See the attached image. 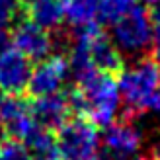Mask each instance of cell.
I'll return each instance as SVG.
<instances>
[{
	"instance_id": "8992f818",
	"label": "cell",
	"mask_w": 160,
	"mask_h": 160,
	"mask_svg": "<svg viewBox=\"0 0 160 160\" xmlns=\"http://www.w3.org/2000/svg\"><path fill=\"white\" fill-rule=\"evenodd\" d=\"M37 127L31 115V106L20 94H6L0 98V129L10 139L26 141L28 135Z\"/></svg>"
},
{
	"instance_id": "6da1fadb",
	"label": "cell",
	"mask_w": 160,
	"mask_h": 160,
	"mask_svg": "<svg viewBox=\"0 0 160 160\" xmlns=\"http://www.w3.org/2000/svg\"><path fill=\"white\" fill-rule=\"evenodd\" d=\"M70 109L74 113L90 119L94 125L106 127L115 117L121 108V94L113 74L94 72L86 80L78 82V88L68 96Z\"/></svg>"
},
{
	"instance_id": "8fae6325",
	"label": "cell",
	"mask_w": 160,
	"mask_h": 160,
	"mask_svg": "<svg viewBox=\"0 0 160 160\" xmlns=\"http://www.w3.org/2000/svg\"><path fill=\"white\" fill-rule=\"evenodd\" d=\"M70 102L68 96L55 92V94H47V96H39L35 98V103L31 106V115L33 121L49 131H57L59 127L68 119L70 115Z\"/></svg>"
},
{
	"instance_id": "9c48e42d",
	"label": "cell",
	"mask_w": 160,
	"mask_h": 160,
	"mask_svg": "<svg viewBox=\"0 0 160 160\" xmlns=\"http://www.w3.org/2000/svg\"><path fill=\"white\" fill-rule=\"evenodd\" d=\"M10 39L14 49H18L29 61H41L45 57H49L53 49V39L49 35V31L39 28L37 23L29 20L16 23V28L10 33Z\"/></svg>"
},
{
	"instance_id": "ffe728a7",
	"label": "cell",
	"mask_w": 160,
	"mask_h": 160,
	"mask_svg": "<svg viewBox=\"0 0 160 160\" xmlns=\"http://www.w3.org/2000/svg\"><path fill=\"white\" fill-rule=\"evenodd\" d=\"M86 160H111L106 152H100V150H96V152L90 156V158H86Z\"/></svg>"
},
{
	"instance_id": "7a4b0ae2",
	"label": "cell",
	"mask_w": 160,
	"mask_h": 160,
	"mask_svg": "<svg viewBox=\"0 0 160 160\" xmlns=\"http://www.w3.org/2000/svg\"><path fill=\"white\" fill-rule=\"evenodd\" d=\"M117 78L121 102L129 111H145L150 108L156 88L160 82V68L154 61L141 59L133 62L129 68H121Z\"/></svg>"
},
{
	"instance_id": "3957f363",
	"label": "cell",
	"mask_w": 160,
	"mask_h": 160,
	"mask_svg": "<svg viewBox=\"0 0 160 160\" xmlns=\"http://www.w3.org/2000/svg\"><path fill=\"white\" fill-rule=\"evenodd\" d=\"M111 26V43L117 51L127 57H139L148 49L150 33H152V20L150 14L137 4L125 16L115 20Z\"/></svg>"
},
{
	"instance_id": "4fadbf2b",
	"label": "cell",
	"mask_w": 160,
	"mask_h": 160,
	"mask_svg": "<svg viewBox=\"0 0 160 160\" xmlns=\"http://www.w3.org/2000/svg\"><path fill=\"white\" fill-rule=\"evenodd\" d=\"M23 145H26L31 160H61L57 139H55L53 131H49V129H43V127L37 125L28 135Z\"/></svg>"
},
{
	"instance_id": "277c9868",
	"label": "cell",
	"mask_w": 160,
	"mask_h": 160,
	"mask_svg": "<svg viewBox=\"0 0 160 160\" xmlns=\"http://www.w3.org/2000/svg\"><path fill=\"white\" fill-rule=\"evenodd\" d=\"M57 131L55 139L62 160H86L100 150V133L86 117L67 119Z\"/></svg>"
},
{
	"instance_id": "7c38bea8",
	"label": "cell",
	"mask_w": 160,
	"mask_h": 160,
	"mask_svg": "<svg viewBox=\"0 0 160 160\" xmlns=\"http://www.w3.org/2000/svg\"><path fill=\"white\" fill-rule=\"evenodd\" d=\"M28 20L47 31L61 28L65 22V0H28Z\"/></svg>"
},
{
	"instance_id": "9a60e30c",
	"label": "cell",
	"mask_w": 160,
	"mask_h": 160,
	"mask_svg": "<svg viewBox=\"0 0 160 160\" xmlns=\"http://www.w3.org/2000/svg\"><path fill=\"white\" fill-rule=\"evenodd\" d=\"M137 4L139 0H98V20L109 26Z\"/></svg>"
},
{
	"instance_id": "2e32d148",
	"label": "cell",
	"mask_w": 160,
	"mask_h": 160,
	"mask_svg": "<svg viewBox=\"0 0 160 160\" xmlns=\"http://www.w3.org/2000/svg\"><path fill=\"white\" fill-rule=\"evenodd\" d=\"M0 160H31V156L22 141L10 139L0 147Z\"/></svg>"
},
{
	"instance_id": "e0dca14e",
	"label": "cell",
	"mask_w": 160,
	"mask_h": 160,
	"mask_svg": "<svg viewBox=\"0 0 160 160\" xmlns=\"http://www.w3.org/2000/svg\"><path fill=\"white\" fill-rule=\"evenodd\" d=\"M20 10V0H0V29H8Z\"/></svg>"
},
{
	"instance_id": "ba28073f",
	"label": "cell",
	"mask_w": 160,
	"mask_h": 160,
	"mask_svg": "<svg viewBox=\"0 0 160 160\" xmlns=\"http://www.w3.org/2000/svg\"><path fill=\"white\" fill-rule=\"evenodd\" d=\"M142 147V135L131 121H111L106 125L103 148L111 160H131Z\"/></svg>"
},
{
	"instance_id": "52a82bcc",
	"label": "cell",
	"mask_w": 160,
	"mask_h": 160,
	"mask_svg": "<svg viewBox=\"0 0 160 160\" xmlns=\"http://www.w3.org/2000/svg\"><path fill=\"white\" fill-rule=\"evenodd\" d=\"M67 76H68V61L62 55H49V57L37 61V67L31 68L28 90L33 98L61 92Z\"/></svg>"
},
{
	"instance_id": "30bf717a",
	"label": "cell",
	"mask_w": 160,
	"mask_h": 160,
	"mask_svg": "<svg viewBox=\"0 0 160 160\" xmlns=\"http://www.w3.org/2000/svg\"><path fill=\"white\" fill-rule=\"evenodd\" d=\"M31 72L29 59L14 49L2 47L0 49V90L6 94H22L28 88Z\"/></svg>"
},
{
	"instance_id": "d6986e66",
	"label": "cell",
	"mask_w": 160,
	"mask_h": 160,
	"mask_svg": "<svg viewBox=\"0 0 160 160\" xmlns=\"http://www.w3.org/2000/svg\"><path fill=\"white\" fill-rule=\"evenodd\" d=\"M150 109L156 111V113H160V82H158L156 94H154V98H152V103H150Z\"/></svg>"
},
{
	"instance_id": "7402d4cb",
	"label": "cell",
	"mask_w": 160,
	"mask_h": 160,
	"mask_svg": "<svg viewBox=\"0 0 160 160\" xmlns=\"http://www.w3.org/2000/svg\"><path fill=\"white\" fill-rule=\"evenodd\" d=\"M142 2H147L150 6H156V4H160V0H142Z\"/></svg>"
},
{
	"instance_id": "5bb4252c",
	"label": "cell",
	"mask_w": 160,
	"mask_h": 160,
	"mask_svg": "<svg viewBox=\"0 0 160 160\" xmlns=\"http://www.w3.org/2000/svg\"><path fill=\"white\" fill-rule=\"evenodd\" d=\"M65 20L74 29L98 23V0H65Z\"/></svg>"
},
{
	"instance_id": "5b68a950",
	"label": "cell",
	"mask_w": 160,
	"mask_h": 160,
	"mask_svg": "<svg viewBox=\"0 0 160 160\" xmlns=\"http://www.w3.org/2000/svg\"><path fill=\"white\" fill-rule=\"evenodd\" d=\"M76 31H78L76 39L86 47L92 65L98 72L117 74L123 68V55L117 51V47L111 43V39H108L100 31L98 23L76 29Z\"/></svg>"
},
{
	"instance_id": "603a6c76",
	"label": "cell",
	"mask_w": 160,
	"mask_h": 160,
	"mask_svg": "<svg viewBox=\"0 0 160 160\" xmlns=\"http://www.w3.org/2000/svg\"><path fill=\"white\" fill-rule=\"evenodd\" d=\"M131 160H150V158H142V156H135V158H131Z\"/></svg>"
},
{
	"instance_id": "ac0fdd59",
	"label": "cell",
	"mask_w": 160,
	"mask_h": 160,
	"mask_svg": "<svg viewBox=\"0 0 160 160\" xmlns=\"http://www.w3.org/2000/svg\"><path fill=\"white\" fill-rule=\"evenodd\" d=\"M148 49L152 53V61L160 65V23H152V33H150Z\"/></svg>"
},
{
	"instance_id": "44dd1931",
	"label": "cell",
	"mask_w": 160,
	"mask_h": 160,
	"mask_svg": "<svg viewBox=\"0 0 160 160\" xmlns=\"http://www.w3.org/2000/svg\"><path fill=\"white\" fill-rule=\"evenodd\" d=\"M152 156H154L156 160H160V137L152 142Z\"/></svg>"
}]
</instances>
